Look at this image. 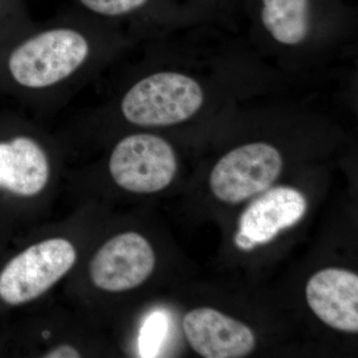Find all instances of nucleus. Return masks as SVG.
Instances as JSON below:
<instances>
[{
    "instance_id": "nucleus-1",
    "label": "nucleus",
    "mask_w": 358,
    "mask_h": 358,
    "mask_svg": "<svg viewBox=\"0 0 358 358\" xmlns=\"http://www.w3.org/2000/svg\"><path fill=\"white\" fill-rule=\"evenodd\" d=\"M91 25L61 22L32 30L7 60L14 83L32 94L48 93L76 82L107 51Z\"/></svg>"
},
{
    "instance_id": "nucleus-11",
    "label": "nucleus",
    "mask_w": 358,
    "mask_h": 358,
    "mask_svg": "<svg viewBox=\"0 0 358 358\" xmlns=\"http://www.w3.org/2000/svg\"><path fill=\"white\" fill-rule=\"evenodd\" d=\"M261 17L275 41L294 46L310 32V0H263Z\"/></svg>"
},
{
    "instance_id": "nucleus-15",
    "label": "nucleus",
    "mask_w": 358,
    "mask_h": 358,
    "mask_svg": "<svg viewBox=\"0 0 358 358\" xmlns=\"http://www.w3.org/2000/svg\"><path fill=\"white\" fill-rule=\"evenodd\" d=\"M42 336H44V338H47L49 336H50V334H49L48 331H44V333L42 334Z\"/></svg>"
},
{
    "instance_id": "nucleus-13",
    "label": "nucleus",
    "mask_w": 358,
    "mask_h": 358,
    "mask_svg": "<svg viewBox=\"0 0 358 358\" xmlns=\"http://www.w3.org/2000/svg\"><path fill=\"white\" fill-rule=\"evenodd\" d=\"M169 319L166 313H152L145 320L138 338V352L141 357H157L160 346L169 331Z\"/></svg>"
},
{
    "instance_id": "nucleus-10",
    "label": "nucleus",
    "mask_w": 358,
    "mask_h": 358,
    "mask_svg": "<svg viewBox=\"0 0 358 358\" xmlns=\"http://www.w3.org/2000/svg\"><path fill=\"white\" fill-rule=\"evenodd\" d=\"M50 160L43 147L27 136L0 141V188L20 196H34L50 178Z\"/></svg>"
},
{
    "instance_id": "nucleus-7",
    "label": "nucleus",
    "mask_w": 358,
    "mask_h": 358,
    "mask_svg": "<svg viewBox=\"0 0 358 358\" xmlns=\"http://www.w3.org/2000/svg\"><path fill=\"white\" fill-rule=\"evenodd\" d=\"M182 327L188 343L205 358H241L255 348V336L250 327L213 308H195L186 313Z\"/></svg>"
},
{
    "instance_id": "nucleus-12",
    "label": "nucleus",
    "mask_w": 358,
    "mask_h": 358,
    "mask_svg": "<svg viewBox=\"0 0 358 358\" xmlns=\"http://www.w3.org/2000/svg\"><path fill=\"white\" fill-rule=\"evenodd\" d=\"M150 0H74L85 13L106 22H115L140 13Z\"/></svg>"
},
{
    "instance_id": "nucleus-8",
    "label": "nucleus",
    "mask_w": 358,
    "mask_h": 358,
    "mask_svg": "<svg viewBox=\"0 0 358 358\" xmlns=\"http://www.w3.org/2000/svg\"><path fill=\"white\" fill-rule=\"evenodd\" d=\"M306 296L322 322L345 333L358 331V275L338 268H324L308 280Z\"/></svg>"
},
{
    "instance_id": "nucleus-14",
    "label": "nucleus",
    "mask_w": 358,
    "mask_h": 358,
    "mask_svg": "<svg viewBox=\"0 0 358 358\" xmlns=\"http://www.w3.org/2000/svg\"><path fill=\"white\" fill-rule=\"evenodd\" d=\"M81 357L76 348L71 345H61L47 353L46 358H79Z\"/></svg>"
},
{
    "instance_id": "nucleus-6",
    "label": "nucleus",
    "mask_w": 358,
    "mask_h": 358,
    "mask_svg": "<svg viewBox=\"0 0 358 358\" xmlns=\"http://www.w3.org/2000/svg\"><path fill=\"white\" fill-rule=\"evenodd\" d=\"M155 265V252L148 240L138 233H122L96 252L90 275L94 285L103 291H129L143 284Z\"/></svg>"
},
{
    "instance_id": "nucleus-9",
    "label": "nucleus",
    "mask_w": 358,
    "mask_h": 358,
    "mask_svg": "<svg viewBox=\"0 0 358 358\" xmlns=\"http://www.w3.org/2000/svg\"><path fill=\"white\" fill-rule=\"evenodd\" d=\"M262 193L242 214L238 231L253 248L298 223L308 208L307 199L294 188L278 186Z\"/></svg>"
},
{
    "instance_id": "nucleus-5",
    "label": "nucleus",
    "mask_w": 358,
    "mask_h": 358,
    "mask_svg": "<svg viewBox=\"0 0 358 358\" xmlns=\"http://www.w3.org/2000/svg\"><path fill=\"white\" fill-rule=\"evenodd\" d=\"M282 169L279 150L266 143L234 148L213 167L209 185L216 199L237 204L272 186Z\"/></svg>"
},
{
    "instance_id": "nucleus-2",
    "label": "nucleus",
    "mask_w": 358,
    "mask_h": 358,
    "mask_svg": "<svg viewBox=\"0 0 358 358\" xmlns=\"http://www.w3.org/2000/svg\"><path fill=\"white\" fill-rule=\"evenodd\" d=\"M204 102L196 80L183 73L160 71L141 78L121 96L117 112L141 128H162L188 121Z\"/></svg>"
},
{
    "instance_id": "nucleus-3",
    "label": "nucleus",
    "mask_w": 358,
    "mask_h": 358,
    "mask_svg": "<svg viewBox=\"0 0 358 358\" xmlns=\"http://www.w3.org/2000/svg\"><path fill=\"white\" fill-rule=\"evenodd\" d=\"M178 159L169 141L154 134L138 133L122 138L110 152V178L122 189L155 193L173 182Z\"/></svg>"
},
{
    "instance_id": "nucleus-4",
    "label": "nucleus",
    "mask_w": 358,
    "mask_h": 358,
    "mask_svg": "<svg viewBox=\"0 0 358 358\" xmlns=\"http://www.w3.org/2000/svg\"><path fill=\"white\" fill-rule=\"evenodd\" d=\"M76 257L74 246L62 238L32 245L0 273V298L9 305L35 300L69 272Z\"/></svg>"
}]
</instances>
